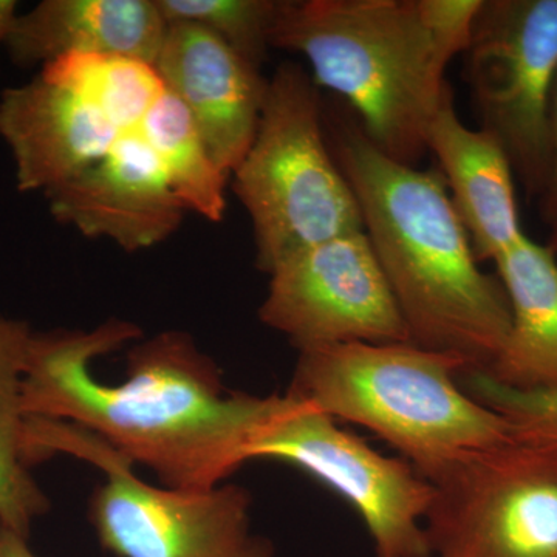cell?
Instances as JSON below:
<instances>
[{
	"instance_id": "9c48e42d",
	"label": "cell",
	"mask_w": 557,
	"mask_h": 557,
	"mask_svg": "<svg viewBox=\"0 0 557 557\" xmlns=\"http://www.w3.org/2000/svg\"><path fill=\"white\" fill-rule=\"evenodd\" d=\"M480 129L500 143L530 199L547 188L557 0H483L465 51Z\"/></svg>"
},
{
	"instance_id": "e0dca14e",
	"label": "cell",
	"mask_w": 557,
	"mask_h": 557,
	"mask_svg": "<svg viewBox=\"0 0 557 557\" xmlns=\"http://www.w3.org/2000/svg\"><path fill=\"white\" fill-rule=\"evenodd\" d=\"M33 333L22 319L0 314V523L25 537L50 508L25 456L22 386Z\"/></svg>"
},
{
	"instance_id": "5bb4252c",
	"label": "cell",
	"mask_w": 557,
	"mask_h": 557,
	"mask_svg": "<svg viewBox=\"0 0 557 557\" xmlns=\"http://www.w3.org/2000/svg\"><path fill=\"white\" fill-rule=\"evenodd\" d=\"M428 152L438 161L450 201L480 263L496 262L523 236L516 175L493 135L460 120L450 89L428 132Z\"/></svg>"
},
{
	"instance_id": "603a6c76",
	"label": "cell",
	"mask_w": 557,
	"mask_h": 557,
	"mask_svg": "<svg viewBox=\"0 0 557 557\" xmlns=\"http://www.w3.org/2000/svg\"><path fill=\"white\" fill-rule=\"evenodd\" d=\"M0 557H38L28 545V537L0 523Z\"/></svg>"
},
{
	"instance_id": "6da1fadb",
	"label": "cell",
	"mask_w": 557,
	"mask_h": 557,
	"mask_svg": "<svg viewBox=\"0 0 557 557\" xmlns=\"http://www.w3.org/2000/svg\"><path fill=\"white\" fill-rule=\"evenodd\" d=\"M112 318L94 330L35 332L22 386L25 417L97 435L161 486L211 490L248 461L271 395L226 388L222 372L188 333L148 341Z\"/></svg>"
},
{
	"instance_id": "9a60e30c",
	"label": "cell",
	"mask_w": 557,
	"mask_h": 557,
	"mask_svg": "<svg viewBox=\"0 0 557 557\" xmlns=\"http://www.w3.org/2000/svg\"><path fill=\"white\" fill-rule=\"evenodd\" d=\"M166 28L156 0H42L17 14L5 51L24 69L70 53L156 65Z\"/></svg>"
},
{
	"instance_id": "30bf717a",
	"label": "cell",
	"mask_w": 557,
	"mask_h": 557,
	"mask_svg": "<svg viewBox=\"0 0 557 557\" xmlns=\"http://www.w3.org/2000/svg\"><path fill=\"white\" fill-rule=\"evenodd\" d=\"M269 276L260 322L298 351L409 343L405 319L364 231L299 249Z\"/></svg>"
},
{
	"instance_id": "277c9868",
	"label": "cell",
	"mask_w": 557,
	"mask_h": 557,
	"mask_svg": "<svg viewBox=\"0 0 557 557\" xmlns=\"http://www.w3.org/2000/svg\"><path fill=\"white\" fill-rule=\"evenodd\" d=\"M460 359L413 344H335L299 351L289 394L357 424L423 475L515 437L496 410L460 387Z\"/></svg>"
},
{
	"instance_id": "7402d4cb",
	"label": "cell",
	"mask_w": 557,
	"mask_h": 557,
	"mask_svg": "<svg viewBox=\"0 0 557 557\" xmlns=\"http://www.w3.org/2000/svg\"><path fill=\"white\" fill-rule=\"evenodd\" d=\"M549 138H552V161L544 196L539 200L542 219L552 225L557 219V76L553 87L552 104H549Z\"/></svg>"
},
{
	"instance_id": "5b68a950",
	"label": "cell",
	"mask_w": 557,
	"mask_h": 557,
	"mask_svg": "<svg viewBox=\"0 0 557 557\" xmlns=\"http://www.w3.org/2000/svg\"><path fill=\"white\" fill-rule=\"evenodd\" d=\"M231 177L262 273L299 249L364 231L330 149L321 89L296 62H282L269 78L255 139Z\"/></svg>"
},
{
	"instance_id": "2e32d148",
	"label": "cell",
	"mask_w": 557,
	"mask_h": 557,
	"mask_svg": "<svg viewBox=\"0 0 557 557\" xmlns=\"http://www.w3.org/2000/svg\"><path fill=\"white\" fill-rule=\"evenodd\" d=\"M511 310L507 343L482 372L522 392L557 391V260L527 234L494 262Z\"/></svg>"
},
{
	"instance_id": "d4e9b609",
	"label": "cell",
	"mask_w": 557,
	"mask_h": 557,
	"mask_svg": "<svg viewBox=\"0 0 557 557\" xmlns=\"http://www.w3.org/2000/svg\"><path fill=\"white\" fill-rule=\"evenodd\" d=\"M547 247L549 248V251L553 252V256H555L557 260V219L555 222L549 225V239Z\"/></svg>"
},
{
	"instance_id": "8fae6325",
	"label": "cell",
	"mask_w": 557,
	"mask_h": 557,
	"mask_svg": "<svg viewBox=\"0 0 557 557\" xmlns=\"http://www.w3.org/2000/svg\"><path fill=\"white\" fill-rule=\"evenodd\" d=\"M44 196L58 222L84 237L112 240L127 252L170 239L186 212L139 127L123 135L97 163Z\"/></svg>"
},
{
	"instance_id": "ba28073f",
	"label": "cell",
	"mask_w": 557,
	"mask_h": 557,
	"mask_svg": "<svg viewBox=\"0 0 557 557\" xmlns=\"http://www.w3.org/2000/svg\"><path fill=\"white\" fill-rule=\"evenodd\" d=\"M435 557H557V449L512 437L428 479Z\"/></svg>"
},
{
	"instance_id": "3957f363",
	"label": "cell",
	"mask_w": 557,
	"mask_h": 557,
	"mask_svg": "<svg viewBox=\"0 0 557 557\" xmlns=\"http://www.w3.org/2000/svg\"><path fill=\"white\" fill-rule=\"evenodd\" d=\"M480 0H282L271 49L300 54L388 159L418 166Z\"/></svg>"
},
{
	"instance_id": "8992f818",
	"label": "cell",
	"mask_w": 557,
	"mask_h": 557,
	"mask_svg": "<svg viewBox=\"0 0 557 557\" xmlns=\"http://www.w3.org/2000/svg\"><path fill=\"white\" fill-rule=\"evenodd\" d=\"M25 454L32 468L64 454L100 469L106 479L91 497L89 518L101 547L116 557H276L269 539L252 530L245 487L152 485L97 435L49 418L27 417Z\"/></svg>"
},
{
	"instance_id": "ac0fdd59",
	"label": "cell",
	"mask_w": 557,
	"mask_h": 557,
	"mask_svg": "<svg viewBox=\"0 0 557 557\" xmlns=\"http://www.w3.org/2000/svg\"><path fill=\"white\" fill-rule=\"evenodd\" d=\"M166 172L171 188L186 211L208 222L220 223L226 212L225 174L209 152L199 127L186 106L164 89L139 124Z\"/></svg>"
},
{
	"instance_id": "44dd1931",
	"label": "cell",
	"mask_w": 557,
	"mask_h": 557,
	"mask_svg": "<svg viewBox=\"0 0 557 557\" xmlns=\"http://www.w3.org/2000/svg\"><path fill=\"white\" fill-rule=\"evenodd\" d=\"M461 380L471 397L507 420L515 437L557 449V391H515L482 372L465 373Z\"/></svg>"
},
{
	"instance_id": "7a4b0ae2",
	"label": "cell",
	"mask_w": 557,
	"mask_h": 557,
	"mask_svg": "<svg viewBox=\"0 0 557 557\" xmlns=\"http://www.w3.org/2000/svg\"><path fill=\"white\" fill-rule=\"evenodd\" d=\"M324 127L409 343L486 372L507 343L511 310L500 278L480 269L442 174L388 159L358 121L325 108Z\"/></svg>"
},
{
	"instance_id": "52a82bcc",
	"label": "cell",
	"mask_w": 557,
	"mask_h": 557,
	"mask_svg": "<svg viewBox=\"0 0 557 557\" xmlns=\"http://www.w3.org/2000/svg\"><path fill=\"white\" fill-rule=\"evenodd\" d=\"M307 472L358 512L376 557H432L424 528L434 487L401 457H386L295 395H271L248 461Z\"/></svg>"
},
{
	"instance_id": "ffe728a7",
	"label": "cell",
	"mask_w": 557,
	"mask_h": 557,
	"mask_svg": "<svg viewBox=\"0 0 557 557\" xmlns=\"http://www.w3.org/2000/svg\"><path fill=\"white\" fill-rule=\"evenodd\" d=\"M166 25H199L262 70L282 0H156Z\"/></svg>"
},
{
	"instance_id": "4fadbf2b",
	"label": "cell",
	"mask_w": 557,
	"mask_h": 557,
	"mask_svg": "<svg viewBox=\"0 0 557 557\" xmlns=\"http://www.w3.org/2000/svg\"><path fill=\"white\" fill-rule=\"evenodd\" d=\"M126 134L101 110L40 73L0 95V139L24 194L58 188L101 160Z\"/></svg>"
},
{
	"instance_id": "7c38bea8",
	"label": "cell",
	"mask_w": 557,
	"mask_h": 557,
	"mask_svg": "<svg viewBox=\"0 0 557 557\" xmlns=\"http://www.w3.org/2000/svg\"><path fill=\"white\" fill-rule=\"evenodd\" d=\"M156 69L231 177L255 139L269 78L218 36L186 22L168 25Z\"/></svg>"
},
{
	"instance_id": "cb8c5ba5",
	"label": "cell",
	"mask_w": 557,
	"mask_h": 557,
	"mask_svg": "<svg viewBox=\"0 0 557 557\" xmlns=\"http://www.w3.org/2000/svg\"><path fill=\"white\" fill-rule=\"evenodd\" d=\"M20 13V2H16V0H0V51H5L10 33L13 30L14 22H16Z\"/></svg>"
},
{
	"instance_id": "d6986e66",
	"label": "cell",
	"mask_w": 557,
	"mask_h": 557,
	"mask_svg": "<svg viewBox=\"0 0 557 557\" xmlns=\"http://www.w3.org/2000/svg\"><path fill=\"white\" fill-rule=\"evenodd\" d=\"M39 73L126 132L138 129L166 89L156 65L112 54H64L42 65Z\"/></svg>"
}]
</instances>
